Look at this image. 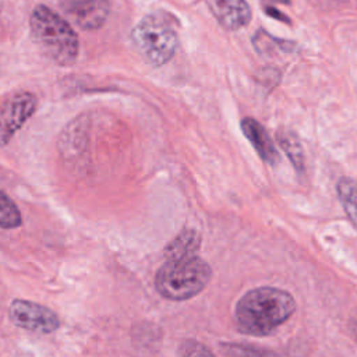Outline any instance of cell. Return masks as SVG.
<instances>
[{
    "label": "cell",
    "mask_w": 357,
    "mask_h": 357,
    "mask_svg": "<svg viewBox=\"0 0 357 357\" xmlns=\"http://www.w3.org/2000/svg\"><path fill=\"white\" fill-rule=\"evenodd\" d=\"M294 310L296 301L289 291L264 286L247 291L237 301L234 319L240 332L266 336L286 322Z\"/></svg>",
    "instance_id": "6da1fadb"
},
{
    "label": "cell",
    "mask_w": 357,
    "mask_h": 357,
    "mask_svg": "<svg viewBox=\"0 0 357 357\" xmlns=\"http://www.w3.org/2000/svg\"><path fill=\"white\" fill-rule=\"evenodd\" d=\"M35 43L46 57L59 66L73 64L79 52V42L71 25L49 7L39 4L29 18Z\"/></svg>",
    "instance_id": "7a4b0ae2"
},
{
    "label": "cell",
    "mask_w": 357,
    "mask_h": 357,
    "mask_svg": "<svg viewBox=\"0 0 357 357\" xmlns=\"http://www.w3.org/2000/svg\"><path fill=\"white\" fill-rule=\"evenodd\" d=\"M211 276V266L198 255L172 258L155 275V287L165 298L183 301L201 293Z\"/></svg>",
    "instance_id": "3957f363"
},
{
    "label": "cell",
    "mask_w": 357,
    "mask_h": 357,
    "mask_svg": "<svg viewBox=\"0 0 357 357\" xmlns=\"http://www.w3.org/2000/svg\"><path fill=\"white\" fill-rule=\"evenodd\" d=\"M131 40L141 57L153 67L172 60L177 50L176 29L165 17L151 14L144 17L131 31Z\"/></svg>",
    "instance_id": "277c9868"
},
{
    "label": "cell",
    "mask_w": 357,
    "mask_h": 357,
    "mask_svg": "<svg viewBox=\"0 0 357 357\" xmlns=\"http://www.w3.org/2000/svg\"><path fill=\"white\" fill-rule=\"evenodd\" d=\"M8 315L18 328L40 335L52 333L60 325V319L54 311L28 300H14L10 304Z\"/></svg>",
    "instance_id": "5b68a950"
},
{
    "label": "cell",
    "mask_w": 357,
    "mask_h": 357,
    "mask_svg": "<svg viewBox=\"0 0 357 357\" xmlns=\"http://www.w3.org/2000/svg\"><path fill=\"white\" fill-rule=\"evenodd\" d=\"M36 109V98L33 93L21 91L3 99L0 113L1 144L6 145L14 134L25 124Z\"/></svg>",
    "instance_id": "8992f818"
},
{
    "label": "cell",
    "mask_w": 357,
    "mask_h": 357,
    "mask_svg": "<svg viewBox=\"0 0 357 357\" xmlns=\"http://www.w3.org/2000/svg\"><path fill=\"white\" fill-rule=\"evenodd\" d=\"M60 7L84 31L100 28L110 11L109 0H60Z\"/></svg>",
    "instance_id": "52a82bcc"
},
{
    "label": "cell",
    "mask_w": 357,
    "mask_h": 357,
    "mask_svg": "<svg viewBox=\"0 0 357 357\" xmlns=\"http://www.w3.org/2000/svg\"><path fill=\"white\" fill-rule=\"evenodd\" d=\"M216 21L229 31H237L251 21V8L245 0H205Z\"/></svg>",
    "instance_id": "ba28073f"
},
{
    "label": "cell",
    "mask_w": 357,
    "mask_h": 357,
    "mask_svg": "<svg viewBox=\"0 0 357 357\" xmlns=\"http://www.w3.org/2000/svg\"><path fill=\"white\" fill-rule=\"evenodd\" d=\"M241 131L244 134V137L250 141V144L254 146V149L257 151V153L259 155V158L262 160H265L266 163L275 165L279 159V153L278 149L272 141V138L269 137V134L266 132L265 127L257 121L252 117H245L241 120Z\"/></svg>",
    "instance_id": "9c48e42d"
},
{
    "label": "cell",
    "mask_w": 357,
    "mask_h": 357,
    "mask_svg": "<svg viewBox=\"0 0 357 357\" xmlns=\"http://www.w3.org/2000/svg\"><path fill=\"white\" fill-rule=\"evenodd\" d=\"M201 245V236L194 229H184L180 231L165 248L166 259L184 258L198 255Z\"/></svg>",
    "instance_id": "30bf717a"
},
{
    "label": "cell",
    "mask_w": 357,
    "mask_h": 357,
    "mask_svg": "<svg viewBox=\"0 0 357 357\" xmlns=\"http://www.w3.org/2000/svg\"><path fill=\"white\" fill-rule=\"evenodd\" d=\"M336 191L347 218L357 229V181L350 177H342L337 180Z\"/></svg>",
    "instance_id": "8fae6325"
},
{
    "label": "cell",
    "mask_w": 357,
    "mask_h": 357,
    "mask_svg": "<svg viewBox=\"0 0 357 357\" xmlns=\"http://www.w3.org/2000/svg\"><path fill=\"white\" fill-rule=\"evenodd\" d=\"M276 139H278L280 148L283 149V152L287 155L291 165L294 166V169L297 172H303V169H304V152H303L298 137L291 130L280 128V130H278Z\"/></svg>",
    "instance_id": "7c38bea8"
},
{
    "label": "cell",
    "mask_w": 357,
    "mask_h": 357,
    "mask_svg": "<svg viewBox=\"0 0 357 357\" xmlns=\"http://www.w3.org/2000/svg\"><path fill=\"white\" fill-rule=\"evenodd\" d=\"M22 218L17 205L7 197L6 192H1L0 201V225L3 229H14L21 226Z\"/></svg>",
    "instance_id": "4fadbf2b"
},
{
    "label": "cell",
    "mask_w": 357,
    "mask_h": 357,
    "mask_svg": "<svg viewBox=\"0 0 357 357\" xmlns=\"http://www.w3.org/2000/svg\"><path fill=\"white\" fill-rule=\"evenodd\" d=\"M180 353L185 354V356H191V354H212V351L209 349H206L202 344L194 343V342H187L185 344H183Z\"/></svg>",
    "instance_id": "5bb4252c"
}]
</instances>
